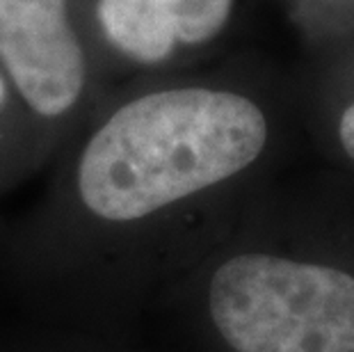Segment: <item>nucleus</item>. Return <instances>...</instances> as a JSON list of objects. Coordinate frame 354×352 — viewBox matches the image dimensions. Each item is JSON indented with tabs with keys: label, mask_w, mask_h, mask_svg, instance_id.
Here are the masks:
<instances>
[{
	"label": "nucleus",
	"mask_w": 354,
	"mask_h": 352,
	"mask_svg": "<svg viewBox=\"0 0 354 352\" xmlns=\"http://www.w3.org/2000/svg\"><path fill=\"white\" fill-rule=\"evenodd\" d=\"M341 145L345 149V154L354 160V103L341 117Z\"/></svg>",
	"instance_id": "nucleus-6"
},
{
	"label": "nucleus",
	"mask_w": 354,
	"mask_h": 352,
	"mask_svg": "<svg viewBox=\"0 0 354 352\" xmlns=\"http://www.w3.org/2000/svg\"><path fill=\"white\" fill-rule=\"evenodd\" d=\"M268 140V115L233 89L140 78L103 96L62 145L28 266L66 286L145 272L156 231L250 169Z\"/></svg>",
	"instance_id": "nucleus-1"
},
{
	"label": "nucleus",
	"mask_w": 354,
	"mask_h": 352,
	"mask_svg": "<svg viewBox=\"0 0 354 352\" xmlns=\"http://www.w3.org/2000/svg\"><path fill=\"white\" fill-rule=\"evenodd\" d=\"M78 24L105 71L138 73L169 64L180 50L213 41L236 0H73Z\"/></svg>",
	"instance_id": "nucleus-4"
},
{
	"label": "nucleus",
	"mask_w": 354,
	"mask_h": 352,
	"mask_svg": "<svg viewBox=\"0 0 354 352\" xmlns=\"http://www.w3.org/2000/svg\"><path fill=\"white\" fill-rule=\"evenodd\" d=\"M46 156V147L19 106L10 82L0 73V190Z\"/></svg>",
	"instance_id": "nucleus-5"
},
{
	"label": "nucleus",
	"mask_w": 354,
	"mask_h": 352,
	"mask_svg": "<svg viewBox=\"0 0 354 352\" xmlns=\"http://www.w3.org/2000/svg\"><path fill=\"white\" fill-rule=\"evenodd\" d=\"M0 73L48 154L105 96L73 0H0Z\"/></svg>",
	"instance_id": "nucleus-3"
},
{
	"label": "nucleus",
	"mask_w": 354,
	"mask_h": 352,
	"mask_svg": "<svg viewBox=\"0 0 354 352\" xmlns=\"http://www.w3.org/2000/svg\"><path fill=\"white\" fill-rule=\"evenodd\" d=\"M206 309L231 352H354V277L331 266L233 254L210 275Z\"/></svg>",
	"instance_id": "nucleus-2"
}]
</instances>
